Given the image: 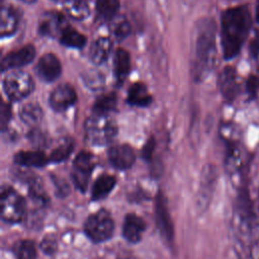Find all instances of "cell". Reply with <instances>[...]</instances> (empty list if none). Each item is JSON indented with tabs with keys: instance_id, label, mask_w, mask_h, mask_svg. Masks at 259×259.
Here are the masks:
<instances>
[{
	"instance_id": "obj_1",
	"label": "cell",
	"mask_w": 259,
	"mask_h": 259,
	"mask_svg": "<svg viewBox=\"0 0 259 259\" xmlns=\"http://www.w3.org/2000/svg\"><path fill=\"white\" fill-rule=\"evenodd\" d=\"M252 25V14L246 4L229 7L222 13L221 45L226 60H231L240 54Z\"/></svg>"
},
{
	"instance_id": "obj_2",
	"label": "cell",
	"mask_w": 259,
	"mask_h": 259,
	"mask_svg": "<svg viewBox=\"0 0 259 259\" xmlns=\"http://www.w3.org/2000/svg\"><path fill=\"white\" fill-rule=\"evenodd\" d=\"M233 227L241 243L254 246L259 242V212L245 189L241 190L234 206Z\"/></svg>"
},
{
	"instance_id": "obj_3",
	"label": "cell",
	"mask_w": 259,
	"mask_h": 259,
	"mask_svg": "<svg viewBox=\"0 0 259 259\" xmlns=\"http://www.w3.org/2000/svg\"><path fill=\"white\" fill-rule=\"evenodd\" d=\"M217 58L215 46V24L212 20L201 21L195 45L194 77L202 80L213 69Z\"/></svg>"
},
{
	"instance_id": "obj_4",
	"label": "cell",
	"mask_w": 259,
	"mask_h": 259,
	"mask_svg": "<svg viewBox=\"0 0 259 259\" xmlns=\"http://www.w3.org/2000/svg\"><path fill=\"white\" fill-rule=\"evenodd\" d=\"M1 219L7 224H18L25 220L26 202L12 187L4 185L1 188Z\"/></svg>"
},
{
	"instance_id": "obj_5",
	"label": "cell",
	"mask_w": 259,
	"mask_h": 259,
	"mask_svg": "<svg viewBox=\"0 0 259 259\" xmlns=\"http://www.w3.org/2000/svg\"><path fill=\"white\" fill-rule=\"evenodd\" d=\"M116 133L115 122L107 115L94 114L85 122L86 139L95 146L106 145L115 137Z\"/></svg>"
},
{
	"instance_id": "obj_6",
	"label": "cell",
	"mask_w": 259,
	"mask_h": 259,
	"mask_svg": "<svg viewBox=\"0 0 259 259\" xmlns=\"http://www.w3.org/2000/svg\"><path fill=\"white\" fill-rule=\"evenodd\" d=\"M114 231V222L107 209L101 208L90 214L84 224L86 236L94 243H101L109 240Z\"/></svg>"
},
{
	"instance_id": "obj_7",
	"label": "cell",
	"mask_w": 259,
	"mask_h": 259,
	"mask_svg": "<svg viewBox=\"0 0 259 259\" xmlns=\"http://www.w3.org/2000/svg\"><path fill=\"white\" fill-rule=\"evenodd\" d=\"M34 88L30 75L22 71H13L3 80V90L10 100L18 101L28 96Z\"/></svg>"
},
{
	"instance_id": "obj_8",
	"label": "cell",
	"mask_w": 259,
	"mask_h": 259,
	"mask_svg": "<svg viewBox=\"0 0 259 259\" xmlns=\"http://www.w3.org/2000/svg\"><path fill=\"white\" fill-rule=\"evenodd\" d=\"M94 166L95 160L93 155L86 151L80 152L74 159L71 176L75 187L79 191L85 192L87 190L89 179Z\"/></svg>"
},
{
	"instance_id": "obj_9",
	"label": "cell",
	"mask_w": 259,
	"mask_h": 259,
	"mask_svg": "<svg viewBox=\"0 0 259 259\" xmlns=\"http://www.w3.org/2000/svg\"><path fill=\"white\" fill-rule=\"evenodd\" d=\"M155 217L157 228L167 243H172L174 239V228L171 220L167 199L162 192H158L155 200Z\"/></svg>"
},
{
	"instance_id": "obj_10",
	"label": "cell",
	"mask_w": 259,
	"mask_h": 259,
	"mask_svg": "<svg viewBox=\"0 0 259 259\" xmlns=\"http://www.w3.org/2000/svg\"><path fill=\"white\" fill-rule=\"evenodd\" d=\"M218 84L224 99L227 102L232 103L237 98L240 89L236 69L233 66L225 67L220 73Z\"/></svg>"
},
{
	"instance_id": "obj_11",
	"label": "cell",
	"mask_w": 259,
	"mask_h": 259,
	"mask_svg": "<svg viewBox=\"0 0 259 259\" xmlns=\"http://www.w3.org/2000/svg\"><path fill=\"white\" fill-rule=\"evenodd\" d=\"M217 181V171L212 166H207L202 173L200 187L197 195V208L205 210L211 200Z\"/></svg>"
},
{
	"instance_id": "obj_12",
	"label": "cell",
	"mask_w": 259,
	"mask_h": 259,
	"mask_svg": "<svg viewBox=\"0 0 259 259\" xmlns=\"http://www.w3.org/2000/svg\"><path fill=\"white\" fill-rule=\"evenodd\" d=\"M77 100L74 88L69 84H61L53 90L49 102L51 107L56 111H64L71 107Z\"/></svg>"
},
{
	"instance_id": "obj_13",
	"label": "cell",
	"mask_w": 259,
	"mask_h": 259,
	"mask_svg": "<svg viewBox=\"0 0 259 259\" xmlns=\"http://www.w3.org/2000/svg\"><path fill=\"white\" fill-rule=\"evenodd\" d=\"M35 56V49L32 45L24 46L16 51L7 54L1 61L2 71L17 69L29 64Z\"/></svg>"
},
{
	"instance_id": "obj_14",
	"label": "cell",
	"mask_w": 259,
	"mask_h": 259,
	"mask_svg": "<svg viewBox=\"0 0 259 259\" xmlns=\"http://www.w3.org/2000/svg\"><path fill=\"white\" fill-rule=\"evenodd\" d=\"M108 160L114 168L126 170L134 165L136 155L131 146L116 145L108 150Z\"/></svg>"
},
{
	"instance_id": "obj_15",
	"label": "cell",
	"mask_w": 259,
	"mask_h": 259,
	"mask_svg": "<svg viewBox=\"0 0 259 259\" xmlns=\"http://www.w3.org/2000/svg\"><path fill=\"white\" fill-rule=\"evenodd\" d=\"M146 230L144 220L133 212L125 214L122 223V237L131 244H137L141 241Z\"/></svg>"
},
{
	"instance_id": "obj_16",
	"label": "cell",
	"mask_w": 259,
	"mask_h": 259,
	"mask_svg": "<svg viewBox=\"0 0 259 259\" xmlns=\"http://www.w3.org/2000/svg\"><path fill=\"white\" fill-rule=\"evenodd\" d=\"M35 71L40 79L46 82L55 81L62 72V67L59 59L54 54L44 55L37 62Z\"/></svg>"
},
{
	"instance_id": "obj_17",
	"label": "cell",
	"mask_w": 259,
	"mask_h": 259,
	"mask_svg": "<svg viewBox=\"0 0 259 259\" xmlns=\"http://www.w3.org/2000/svg\"><path fill=\"white\" fill-rule=\"evenodd\" d=\"M64 16L57 12H48L39 20L38 32L44 36H55L66 27Z\"/></svg>"
},
{
	"instance_id": "obj_18",
	"label": "cell",
	"mask_w": 259,
	"mask_h": 259,
	"mask_svg": "<svg viewBox=\"0 0 259 259\" xmlns=\"http://www.w3.org/2000/svg\"><path fill=\"white\" fill-rule=\"evenodd\" d=\"M14 162L24 167H44L50 160L41 151H21L15 154Z\"/></svg>"
},
{
	"instance_id": "obj_19",
	"label": "cell",
	"mask_w": 259,
	"mask_h": 259,
	"mask_svg": "<svg viewBox=\"0 0 259 259\" xmlns=\"http://www.w3.org/2000/svg\"><path fill=\"white\" fill-rule=\"evenodd\" d=\"M116 184V179L112 175L103 174L100 175L92 185L91 188V199L101 200L105 198L114 188Z\"/></svg>"
},
{
	"instance_id": "obj_20",
	"label": "cell",
	"mask_w": 259,
	"mask_h": 259,
	"mask_svg": "<svg viewBox=\"0 0 259 259\" xmlns=\"http://www.w3.org/2000/svg\"><path fill=\"white\" fill-rule=\"evenodd\" d=\"M112 42L109 37L101 36L97 38L90 48V59L96 65L103 64L109 57Z\"/></svg>"
},
{
	"instance_id": "obj_21",
	"label": "cell",
	"mask_w": 259,
	"mask_h": 259,
	"mask_svg": "<svg viewBox=\"0 0 259 259\" xmlns=\"http://www.w3.org/2000/svg\"><path fill=\"white\" fill-rule=\"evenodd\" d=\"M114 76L118 83H122L131 70V57L123 49H117L114 54L113 61Z\"/></svg>"
},
{
	"instance_id": "obj_22",
	"label": "cell",
	"mask_w": 259,
	"mask_h": 259,
	"mask_svg": "<svg viewBox=\"0 0 259 259\" xmlns=\"http://www.w3.org/2000/svg\"><path fill=\"white\" fill-rule=\"evenodd\" d=\"M152 95L149 93L147 86L143 83H135L128 89L127 102L135 106L145 107L152 103Z\"/></svg>"
},
{
	"instance_id": "obj_23",
	"label": "cell",
	"mask_w": 259,
	"mask_h": 259,
	"mask_svg": "<svg viewBox=\"0 0 259 259\" xmlns=\"http://www.w3.org/2000/svg\"><path fill=\"white\" fill-rule=\"evenodd\" d=\"M18 26L17 12L11 7H3L1 10V24L0 34L2 37L13 34Z\"/></svg>"
},
{
	"instance_id": "obj_24",
	"label": "cell",
	"mask_w": 259,
	"mask_h": 259,
	"mask_svg": "<svg viewBox=\"0 0 259 259\" xmlns=\"http://www.w3.org/2000/svg\"><path fill=\"white\" fill-rule=\"evenodd\" d=\"M60 40L64 46L74 48V49L83 48L87 41L85 35H83L82 33L78 32L76 29L68 25L61 32Z\"/></svg>"
},
{
	"instance_id": "obj_25",
	"label": "cell",
	"mask_w": 259,
	"mask_h": 259,
	"mask_svg": "<svg viewBox=\"0 0 259 259\" xmlns=\"http://www.w3.org/2000/svg\"><path fill=\"white\" fill-rule=\"evenodd\" d=\"M19 116L23 122L32 125L41 119L42 109L36 103H27L21 106L19 110Z\"/></svg>"
},
{
	"instance_id": "obj_26",
	"label": "cell",
	"mask_w": 259,
	"mask_h": 259,
	"mask_svg": "<svg viewBox=\"0 0 259 259\" xmlns=\"http://www.w3.org/2000/svg\"><path fill=\"white\" fill-rule=\"evenodd\" d=\"M119 10V0H96V12L103 20L114 18Z\"/></svg>"
},
{
	"instance_id": "obj_27",
	"label": "cell",
	"mask_w": 259,
	"mask_h": 259,
	"mask_svg": "<svg viewBox=\"0 0 259 259\" xmlns=\"http://www.w3.org/2000/svg\"><path fill=\"white\" fill-rule=\"evenodd\" d=\"M117 103V98L114 93H108L99 96L93 105L94 114L106 115L108 112L115 109Z\"/></svg>"
},
{
	"instance_id": "obj_28",
	"label": "cell",
	"mask_w": 259,
	"mask_h": 259,
	"mask_svg": "<svg viewBox=\"0 0 259 259\" xmlns=\"http://www.w3.org/2000/svg\"><path fill=\"white\" fill-rule=\"evenodd\" d=\"M74 150V142L71 139H64L50 154L49 160L53 163H60L66 160Z\"/></svg>"
},
{
	"instance_id": "obj_29",
	"label": "cell",
	"mask_w": 259,
	"mask_h": 259,
	"mask_svg": "<svg viewBox=\"0 0 259 259\" xmlns=\"http://www.w3.org/2000/svg\"><path fill=\"white\" fill-rule=\"evenodd\" d=\"M14 252L16 259H35L36 257L35 246L29 240H22L16 243Z\"/></svg>"
},
{
	"instance_id": "obj_30",
	"label": "cell",
	"mask_w": 259,
	"mask_h": 259,
	"mask_svg": "<svg viewBox=\"0 0 259 259\" xmlns=\"http://www.w3.org/2000/svg\"><path fill=\"white\" fill-rule=\"evenodd\" d=\"M255 28L253 30V35L249 45V53L253 59L259 57V0L257 1L255 7Z\"/></svg>"
},
{
	"instance_id": "obj_31",
	"label": "cell",
	"mask_w": 259,
	"mask_h": 259,
	"mask_svg": "<svg viewBox=\"0 0 259 259\" xmlns=\"http://www.w3.org/2000/svg\"><path fill=\"white\" fill-rule=\"evenodd\" d=\"M83 81L87 87L92 90H99L105 84L104 76L98 71H88L83 75Z\"/></svg>"
},
{
	"instance_id": "obj_32",
	"label": "cell",
	"mask_w": 259,
	"mask_h": 259,
	"mask_svg": "<svg viewBox=\"0 0 259 259\" xmlns=\"http://www.w3.org/2000/svg\"><path fill=\"white\" fill-rule=\"evenodd\" d=\"M89 9L84 0H78L71 4H68V13L76 19H82L86 17Z\"/></svg>"
},
{
	"instance_id": "obj_33",
	"label": "cell",
	"mask_w": 259,
	"mask_h": 259,
	"mask_svg": "<svg viewBox=\"0 0 259 259\" xmlns=\"http://www.w3.org/2000/svg\"><path fill=\"white\" fill-rule=\"evenodd\" d=\"M39 248L42 251V253H45L46 255H49V256L54 255L58 249L57 238L53 234L47 235L41 240V242L39 244Z\"/></svg>"
},
{
	"instance_id": "obj_34",
	"label": "cell",
	"mask_w": 259,
	"mask_h": 259,
	"mask_svg": "<svg viewBox=\"0 0 259 259\" xmlns=\"http://www.w3.org/2000/svg\"><path fill=\"white\" fill-rule=\"evenodd\" d=\"M246 93L249 99H255L259 94V76L250 75L246 80Z\"/></svg>"
},
{
	"instance_id": "obj_35",
	"label": "cell",
	"mask_w": 259,
	"mask_h": 259,
	"mask_svg": "<svg viewBox=\"0 0 259 259\" xmlns=\"http://www.w3.org/2000/svg\"><path fill=\"white\" fill-rule=\"evenodd\" d=\"M27 137H28V140L30 141V143L32 145H34L35 147L42 148V147H45L48 144V137H47V135L44 132H41L40 130H38V128L31 130L28 133Z\"/></svg>"
},
{
	"instance_id": "obj_36",
	"label": "cell",
	"mask_w": 259,
	"mask_h": 259,
	"mask_svg": "<svg viewBox=\"0 0 259 259\" xmlns=\"http://www.w3.org/2000/svg\"><path fill=\"white\" fill-rule=\"evenodd\" d=\"M130 30H131L130 23L125 19L119 20L113 27V33L117 39L124 38L130 33Z\"/></svg>"
},
{
	"instance_id": "obj_37",
	"label": "cell",
	"mask_w": 259,
	"mask_h": 259,
	"mask_svg": "<svg viewBox=\"0 0 259 259\" xmlns=\"http://www.w3.org/2000/svg\"><path fill=\"white\" fill-rule=\"evenodd\" d=\"M11 118V106L7 102H2L1 103V108H0V124L2 127V132L6 130V126Z\"/></svg>"
},
{
	"instance_id": "obj_38",
	"label": "cell",
	"mask_w": 259,
	"mask_h": 259,
	"mask_svg": "<svg viewBox=\"0 0 259 259\" xmlns=\"http://www.w3.org/2000/svg\"><path fill=\"white\" fill-rule=\"evenodd\" d=\"M155 146H156V142L154 138H150L147 143L145 144L143 150H142V157L146 160V161H150L153 157V153L155 150Z\"/></svg>"
},
{
	"instance_id": "obj_39",
	"label": "cell",
	"mask_w": 259,
	"mask_h": 259,
	"mask_svg": "<svg viewBox=\"0 0 259 259\" xmlns=\"http://www.w3.org/2000/svg\"><path fill=\"white\" fill-rule=\"evenodd\" d=\"M53 181H54V184L57 188L58 195H62V196L67 195V193L69 192V187H68L67 183L64 182V181H60L57 178H53Z\"/></svg>"
},
{
	"instance_id": "obj_40",
	"label": "cell",
	"mask_w": 259,
	"mask_h": 259,
	"mask_svg": "<svg viewBox=\"0 0 259 259\" xmlns=\"http://www.w3.org/2000/svg\"><path fill=\"white\" fill-rule=\"evenodd\" d=\"M55 1H57V2H61V3H64V4H71V3H73V2H75V1H78V0H55Z\"/></svg>"
},
{
	"instance_id": "obj_41",
	"label": "cell",
	"mask_w": 259,
	"mask_h": 259,
	"mask_svg": "<svg viewBox=\"0 0 259 259\" xmlns=\"http://www.w3.org/2000/svg\"><path fill=\"white\" fill-rule=\"evenodd\" d=\"M21 1H23V2H25V3H33V2H35L36 0H21Z\"/></svg>"
},
{
	"instance_id": "obj_42",
	"label": "cell",
	"mask_w": 259,
	"mask_h": 259,
	"mask_svg": "<svg viewBox=\"0 0 259 259\" xmlns=\"http://www.w3.org/2000/svg\"><path fill=\"white\" fill-rule=\"evenodd\" d=\"M121 259H136V258H132V257H127V258H121Z\"/></svg>"
}]
</instances>
